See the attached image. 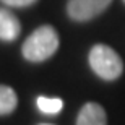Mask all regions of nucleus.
<instances>
[{"label":"nucleus","instance_id":"nucleus-2","mask_svg":"<svg viewBox=\"0 0 125 125\" xmlns=\"http://www.w3.org/2000/svg\"><path fill=\"white\" fill-rule=\"evenodd\" d=\"M89 67L99 78L106 81H114L124 72V62L120 55L112 47L106 44H96L88 54Z\"/></svg>","mask_w":125,"mask_h":125},{"label":"nucleus","instance_id":"nucleus-1","mask_svg":"<svg viewBox=\"0 0 125 125\" xmlns=\"http://www.w3.org/2000/svg\"><path fill=\"white\" fill-rule=\"evenodd\" d=\"M59 46H60V39L57 31L49 24H44L26 37L21 52L28 62H44L55 54Z\"/></svg>","mask_w":125,"mask_h":125},{"label":"nucleus","instance_id":"nucleus-6","mask_svg":"<svg viewBox=\"0 0 125 125\" xmlns=\"http://www.w3.org/2000/svg\"><path fill=\"white\" fill-rule=\"evenodd\" d=\"M16 104H18L16 93H15L10 86L2 84V86H0V114H2V115L11 114V112L16 109Z\"/></svg>","mask_w":125,"mask_h":125},{"label":"nucleus","instance_id":"nucleus-5","mask_svg":"<svg viewBox=\"0 0 125 125\" xmlns=\"http://www.w3.org/2000/svg\"><path fill=\"white\" fill-rule=\"evenodd\" d=\"M21 23L10 10H0V39L5 42H11L20 36Z\"/></svg>","mask_w":125,"mask_h":125},{"label":"nucleus","instance_id":"nucleus-4","mask_svg":"<svg viewBox=\"0 0 125 125\" xmlns=\"http://www.w3.org/2000/svg\"><path fill=\"white\" fill-rule=\"evenodd\" d=\"M76 125H107L104 107L97 102H86L78 112Z\"/></svg>","mask_w":125,"mask_h":125},{"label":"nucleus","instance_id":"nucleus-9","mask_svg":"<svg viewBox=\"0 0 125 125\" xmlns=\"http://www.w3.org/2000/svg\"><path fill=\"white\" fill-rule=\"evenodd\" d=\"M41 125H49V124H41Z\"/></svg>","mask_w":125,"mask_h":125},{"label":"nucleus","instance_id":"nucleus-3","mask_svg":"<svg viewBox=\"0 0 125 125\" xmlns=\"http://www.w3.org/2000/svg\"><path fill=\"white\" fill-rule=\"evenodd\" d=\"M112 0H68L67 13L73 21H89L101 15Z\"/></svg>","mask_w":125,"mask_h":125},{"label":"nucleus","instance_id":"nucleus-8","mask_svg":"<svg viewBox=\"0 0 125 125\" xmlns=\"http://www.w3.org/2000/svg\"><path fill=\"white\" fill-rule=\"evenodd\" d=\"M37 0H2V3H5L7 7H18V8H23V7H29V5L36 3Z\"/></svg>","mask_w":125,"mask_h":125},{"label":"nucleus","instance_id":"nucleus-10","mask_svg":"<svg viewBox=\"0 0 125 125\" xmlns=\"http://www.w3.org/2000/svg\"><path fill=\"white\" fill-rule=\"evenodd\" d=\"M124 2H125V0H124Z\"/></svg>","mask_w":125,"mask_h":125},{"label":"nucleus","instance_id":"nucleus-7","mask_svg":"<svg viewBox=\"0 0 125 125\" xmlns=\"http://www.w3.org/2000/svg\"><path fill=\"white\" fill-rule=\"evenodd\" d=\"M37 109L44 114H51V115H55L62 111L63 107V102H62L60 97H46V96H39L37 97Z\"/></svg>","mask_w":125,"mask_h":125}]
</instances>
